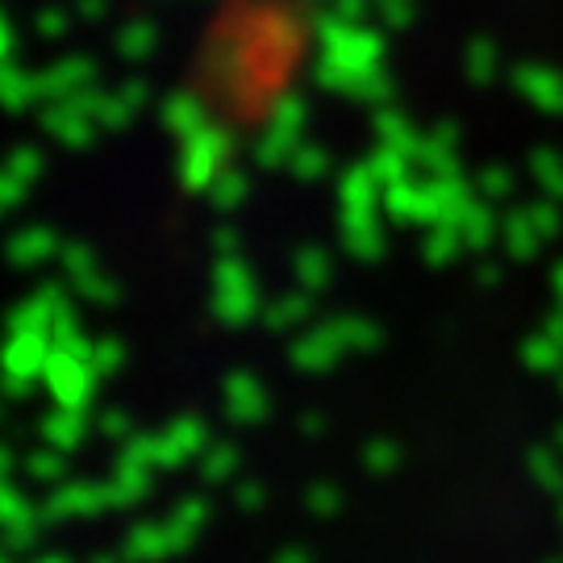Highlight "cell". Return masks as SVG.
Returning a JSON list of instances; mask_svg holds the SVG:
<instances>
[{"label":"cell","instance_id":"cell-16","mask_svg":"<svg viewBox=\"0 0 563 563\" xmlns=\"http://www.w3.org/2000/svg\"><path fill=\"white\" fill-rule=\"evenodd\" d=\"M9 472H13V451L0 443V476H9Z\"/></svg>","mask_w":563,"mask_h":563},{"label":"cell","instance_id":"cell-7","mask_svg":"<svg viewBox=\"0 0 563 563\" xmlns=\"http://www.w3.org/2000/svg\"><path fill=\"white\" fill-rule=\"evenodd\" d=\"M159 467L142 460H130V455H118L113 463V476H109V493H113V509H125V505H139L146 501L151 493V481H155Z\"/></svg>","mask_w":563,"mask_h":563},{"label":"cell","instance_id":"cell-11","mask_svg":"<svg viewBox=\"0 0 563 563\" xmlns=\"http://www.w3.org/2000/svg\"><path fill=\"white\" fill-rule=\"evenodd\" d=\"M25 476L38 484H59L63 476H67V451L42 443V451H34V455L25 460Z\"/></svg>","mask_w":563,"mask_h":563},{"label":"cell","instance_id":"cell-6","mask_svg":"<svg viewBox=\"0 0 563 563\" xmlns=\"http://www.w3.org/2000/svg\"><path fill=\"white\" fill-rule=\"evenodd\" d=\"M209 446V430L201 418H176L155 434V451H159V467H180V463L201 460Z\"/></svg>","mask_w":563,"mask_h":563},{"label":"cell","instance_id":"cell-19","mask_svg":"<svg viewBox=\"0 0 563 563\" xmlns=\"http://www.w3.org/2000/svg\"><path fill=\"white\" fill-rule=\"evenodd\" d=\"M4 401H9V397H4V393H0V426H4Z\"/></svg>","mask_w":563,"mask_h":563},{"label":"cell","instance_id":"cell-18","mask_svg":"<svg viewBox=\"0 0 563 563\" xmlns=\"http://www.w3.org/2000/svg\"><path fill=\"white\" fill-rule=\"evenodd\" d=\"M34 563H71V560H67V555H38Z\"/></svg>","mask_w":563,"mask_h":563},{"label":"cell","instance_id":"cell-20","mask_svg":"<svg viewBox=\"0 0 563 563\" xmlns=\"http://www.w3.org/2000/svg\"><path fill=\"white\" fill-rule=\"evenodd\" d=\"M0 563H13V560H9V551H0Z\"/></svg>","mask_w":563,"mask_h":563},{"label":"cell","instance_id":"cell-10","mask_svg":"<svg viewBox=\"0 0 563 563\" xmlns=\"http://www.w3.org/2000/svg\"><path fill=\"white\" fill-rule=\"evenodd\" d=\"M205 522H209V501L197 497V493H192V497H180L176 509H172V526H176V534H180L184 543H192L205 530Z\"/></svg>","mask_w":563,"mask_h":563},{"label":"cell","instance_id":"cell-14","mask_svg":"<svg viewBox=\"0 0 563 563\" xmlns=\"http://www.w3.org/2000/svg\"><path fill=\"white\" fill-rule=\"evenodd\" d=\"M92 363L101 367V376H113L121 363H125V346L118 339H101L92 342Z\"/></svg>","mask_w":563,"mask_h":563},{"label":"cell","instance_id":"cell-17","mask_svg":"<svg viewBox=\"0 0 563 563\" xmlns=\"http://www.w3.org/2000/svg\"><path fill=\"white\" fill-rule=\"evenodd\" d=\"M255 493H260V488H255V484H246V488H239V501L242 505H255V501H260Z\"/></svg>","mask_w":563,"mask_h":563},{"label":"cell","instance_id":"cell-8","mask_svg":"<svg viewBox=\"0 0 563 563\" xmlns=\"http://www.w3.org/2000/svg\"><path fill=\"white\" fill-rule=\"evenodd\" d=\"M88 418L84 409H71V405H55L46 418H42V443L46 446H59V451H80L84 439H88Z\"/></svg>","mask_w":563,"mask_h":563},{"label":"cell","instance_id":"cell-13","mask_svg":"<svg viewBox=\"0 0 563 563\" xmlns=\"http://www.w3.org/2000/svg\"><path fill=\"white\" fill-rule=\"evenodd\" d=\"M92 426L101 430L104 439H113V443H125V439H134V434H139V426H134V418H130L125 409H104Z\"/></svg>","mask_w":563,"mask_h":563},{"label":"cell","instance_id":"cell-1","mask_svg":"<svg viewBox=\"0 0 563 563\" xmlns=\"http://www.w3.org/2000/svg\"><path fill=\"white\" fill-rule=\"evenodd\" d=\"M97 380H101V367L92 363V342L84 339V334L55 342V351L46 360V372H42V384L55 397V405L88 409L92 393H97Z\"/></svg>","mask_w":563,"mask_h":563},{"label":"cell","instance_id":"cell-5","mask_svg":"<svg viewBox=\"0 0 563 563\" xmlns=\"http://www.w3.org/2000/svg\"><path fill=\"white\" fill-rule=\"evenodd\" d=\"M184 547L188 543L176 534L172 518H163V522L134 526V530L125 534V543H121V555L130 563H163V560H172V555H180Z\"/></svg>","mask_w":563,"mask_h":563},{"label":"cell","instance_id":"cell-15","mask_svg":"<svg viewBox=\"0 0 563 563\" xmlns=\"http://www.w3.org/2000/svg\"><path fill=\"white\" fill-rule=\"evenodd\" d=\"M88 563H130V560H125L121 551H97V555H92Z\"/></svg>","mask_w":563,"mask_h":563},{"label":"cell","instance_id":"cell-3","mask_svg":"<svg viewBox=\"0 0 563 563\" xmlns=\"http://www.w3.org/2000/svg\"><path fill=\"white\" fill-rule=\"evenodd\" d=\"M101 509H113L109 481H59L42 497V518L51 522H71V518H92Z\"/></svg>","mask_w":563,"mask_h":563},{"label":"cell","instance_id":"cell-12","mask_svg":"<svg viewBox=\"0 0 563 563\" xmlns=\"http://www.w3.org/2000/svg\"><path fill=\"white\" fill-rule=\"evenodd\" d=\"M197 467H201L205 481H225L234 467H239V451L230 443H209L201 451V460H197Z\"/></svg>","mask_w":563,"mask_h":563},{"label":"cell","instance_id":"cell-4","mask_svg":"<svg viewBox=\"0 0 563 563\" xmlns=\"http://www.w3.org/2000/svg\"><path fill=\"white\" fill-rule=\"evenodd\" d=\"M46 530L42 505H34L18 484H9V476H0V539L9 551H25L38 543V534Z\"/></svg>","mask_w":563,"mask_h":563},{"label":"cell","instance_id":"cell-9","mask_svg":"<svg viewBox=\"0 0 563 563\" xmlns=\"http://www.w3.org/2000/svg\"><path fill=\"white\" fill-rule=\"evenodd\" d=\"M225 409L234 422H260L263 418V388L251 376H230L225 380Z\"/></svg>","mask_w":563,"mask_h":563},{"label":"cell","instance_id":"cell-2","mask_svg":"<svg viewBox=\"0 0 563 563\" xmlns=\"http://www.w3.org/2000/svg\"><path fill=\"white\" fill-rule=\"evenodd\" d=\"M51 351H55V339L46 330H13L0 346V393L9 401H30Z\"/></svg>","mask_w":563,"mask_h":563}]
</instances>
